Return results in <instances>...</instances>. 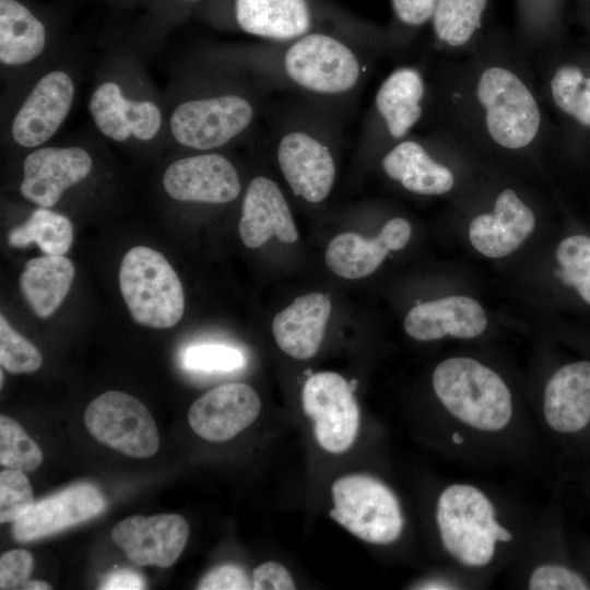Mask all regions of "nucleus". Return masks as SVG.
I'll use <instances>...</instances> for the list:
<instances>
[{
  "instance_id": "cd10ccee",
  "label": "nucleus",
  "mask_w": 590,
  "mask_h": 590,
  "mask_svg": "<svg viewBox=\"0 0 590 590\" xmlns=\"http://www.w3.org/2000/svg\"><path fill=\"white\" fill-rule=\"evenodd\" d=\"M46 43L43 23L16 0H0V60L19 66L38 57Z\"/></svg>"
},
{
  "instance_id": "f257e3e1",
  "label": "nucleus",
  "mask_w": 590,
  "mask_h": 590,
  "mask_svg": "<svg viewBox=\"0 0 590 590\" xmlns=\"http://www.w3.org/2000/svg\"><path fill=\"white\" fill-rule=\"evenodd\" d=\"M432 386L449 425L451 455L498 460L522 449L531 420L519 417L497 371L472 357H449L435 367Z\"/></svg>"
},
{
  "instance_id": "f03ea898",
  "label": "nucleus",
  "mask_w": 590,
  "mask_h": 590,
  "mask_svg": "<svg viewBox=\"0 0 590 590\" xmlns=\"http://www.w3.org/2000/svg\"><path fill=\"white\" fill-rule=\"evenodd\" d=\"M434 523L451 569L472 580L512 563L534 526L523 524L492 489L467 481L441 487Z\"/></svg>"
},
{
  "instance_id": "0eeeda50",
  "label": "nucleus",
  "mask_w": 590,
  "mask_h": 590,
  "mask_svg": "<svg viewBox=\"0 0 590 590\" xmlns=\"http://www.w3.org/2000/svg\"><path fill=\"white\" fill-rule=\"evenodd\" d=\"M84 424L99 442L123 455L148 458L157 451L160 436L146 406L121 391H107L86 408Z\"/></svg>"
},
{
  "instance_id": "412c9836",
  "label": "nucleus",
  "mask_w": 590,
  "mask_h": 590,
  "mask_svg": "<svg viewBox=\"0 0 590 590\" xmlns=\"http://www.w3.org/2000/svg\"><path fill=\"white\" fill-rule=\"evenodd\" d=\"M404 330L418 341L439 340L446 335L473 339L487 326L482 306L467 296H448L414 306L405 316Z\"/></svg>"
},
{
  "instance_id": "b1692460",
  "label": "nucleus",
  "mask_w": 590,
  "mask_h": 590,
  "mask_svg": "<svg viewBox=\"0 0 590 590\" xmlns=\"http://www.w3.org/2000/svg\"><path fill=\"white\" fill-rule=\"evenodd\" d=\"M234 16L246 33L274 40L297 39L310 32V0H234Z\"/></svg>"
},
{
  "instance_id": "58836bf2",
  "label": "nucleus",
  "mask_w": 590,
  "mask_h": 590,
  "mask_svg": "<svg viewBox=\"0 0 590 590\" xmlns=\"http://www.w3.org/2000/svg\"><path fill=\"white\" fill-rule=\"evenodd\" d=\"M520 32L529 44H542L546 0H517Z\"/></svg>"
},
{
  "instance_id": "79ce46f5",
  "label": "nucleus",
  "mask_w": 590,
  "mask_h": 590,
  "mask_svg": "<svg viewBox=\"0 0 590 590\" xmlns=\"http://www.w3.org/2000/svg\"><path fill=\"white\" fill-rule=\"evenodd\" d=\"M145 581L131 570H116L104 578L99 589H144Z\"/></svg>"
},
{
  "instance_id": "bb28decb",
  "label": "nucleus",
  "mask_w": 590,
  "mask_h": 590,
  "mask_svg": "<svg viewBox=\"0 0 590 590\" xmlns=\"http://www.w3.org/2000/svg\"><path fill=\"white\" fill-rule=\"evenodd\" d=\"M74 274L73 263L64 256L33 258L25 263L20 275V291L33 312L47 318L62 304Z\"/></svg>"
},
{
  "instance_id": "6ab92c4d",
  "label": "nucleus",
  "mask_w": 590,
  "mask_h": 590,
  "mask_svg": "<svg viewBox=\"0 0 590 590\" xmlns=\"http://www.w3.org/2000/svg\"><path fill=\"white\" fill-rule=\"evenodd\" d=\"M238 228L244 245L251 249L264 245L273 236L286 244L298 239L282 191L273 180L263 176L255 177L247 187Z\"/></svg>"
},
{
  "instance_id": "4be33fe9",
  "label": "nucleus",
  "mask_w": 590,
  "mask_h": 590,
  "mask_svg": "<svg viewBox=\"0 0 590 590\" xmlns=\"http://www.w3.org/2000/svg\"><path fill=\"white\" fill-rule=\"evenodd\" d=\"M88 109L99 131L118 142L131 135L151 140L162 122L161 111L153 102L128 99L114 82H105L93 92Z\"/></svg>"
},
{
  "instance_id": "ea45409f",
  "label": "nucleus",
  "mask_w": 590,
  "mask_h": 590,
  "mask_svg": "<svg viewBox=\"0 0 590 590\" xmlns=\"http://www.w3.org/2000/svg\"><path fill=\"white\" fill-rule=\"evenodd\" d=\"M437 0H390L396 20L410 28L430 22Z\"/></svg>"
},
{
  "instance_id": "9d476101",
  "label": "nucleus",
  "mask_w": 590,
  "mask_h": 590,
  "mask_svg": "<svg viewBox=\"0 0 590 590\" xmlns=\"http://www.w3.org/2000/svg\"><path fill=\"white\" fill-rule=\"evenodd\" d=\"M188 536V523L176 514L131 516L111 530L115 544L140 567L172 566L184 551Z\"/></svg>"
},
{
  "instance_id": "f8f14e48",
  "label": "nucleus",
  "mask_w": 590,
  "mask_h": 590,
  "mask_svg": "<svg viewBox=\"0 0 590 590\" xmlns=\"http://www.w3.org/2000/svg\"><path fill=\"white\" fill-rule=\"evenodd\" d=\"M261 402L252 387L243 382L221 385L197 399L188 422L201 438L221 442L235 437L259 415Z\"/></svg>"
},
{
  "instance_id": "9b49d317",
  "label": "nucleus",
  "mask_w": 590,
  "mask_h": 590,
  "mask_svg": "<svg viewBox=\"0 0 590 590\" xmlns=\"http://www.w3.org/2000/svg\"><path fill=\"white\" fill-rule=\"evenodd\" d=\"M163 185L169 197L182 202L227 203L241 189L233 164L214 153L175 161L165 170Z\"/></svg>"
},
{
  "instance_id": "6e6552de",
  "label": "nucleus",
  "mask_w": 590,
  "mask_h": 590,
  "mask_svg": "<svg viewBox=\"0 0 590 590\" xmlns=\"http://www.w3.org/2000/svg\"><path fill=\"white\" fill-rule=\"evenodd\" d=\"M302 404L305 414L314 421V433L322 449L342 453L353 445L359 427V410L353 387L340 374L310 375L302 390Z\"/></svg>"
},
{
  "instance_id": "423d86ee",
  "label": "nucleus",
  "mask_w": 590,
  "mask_h": 590,
  "mask_svg": "<svg viewBox=\"0 0 590 590\" xmlns=\"http://www.w3.org/2000/svg\"><path fill=\"white\" fill-rule=\"evenodd\" d=\"M288 78L318 94H339L354 87L361 75L355 54L340 39L309 32L291 45L284 57Z\"/></svg>"
},
{
  "instance_id": "7ed1b4c3",
  "label": "nucleus",
  "mask_w": 590,
  "mask_h": 590,
  "mask_svg": "<svg viewBox=\"0 0 590 590\" xmlns=\"http://www.w3.org/2000/svg\"><path fill=\"white\" fill-rule=\"evenodd\" d=\"M460 92H452L460 130L510 152L542 138L544 116L539 94L520 62L503 52L477 56Z\"/></svg>"
},
{
  "instance_id": "7c9ffc66",
  "label": "nucleus",
  "mask_w": 590,
  "mask_h": 590,
  "mask_svg": "<svg viewBox=\"0 0 590 590\" xmlns=\"http://www.w3.org/2000/svg\"><path fill=\"white\" fill-rule=\"evenodd\" d=\"M547 90L560 113L590 128V74L576 64H560L551 73Z\"/></svg>"
},
{
  "instance_id": "393cba45",
  "label": "nucleus",
  "mask_w": 590,
  "mask_h": 590,
  "mask_svg": "<svg viewBox=\"0 0 590 590\" xmlns=\"http://www.w3.org/2000/svg\"><path fill=\"white\" fill-rule=\"evenodd\" d=\"M381 165L391 179L416 194L440 196L455 187L453 172L414 140L396 144L384 156Z\"/></svg>"
},
{
  "instance_id": "ddd939ff",
  "label": "nucleus",
  "mask_w": 590,
  "mask_h": 590,
  "mask_svg": "<svg viewBox=\"0 0 590 590\" xmlns=\"http://www.w3.org/2000/svg\"><path fill=\"white\" fill-rule=\"evenodd\" d=\"M536 420L540 427L559 436L578 434L590 425V362L566 364L550 377Z\"/></svg>"
},
{
  "instance_id": "c03bdc74",
  "label": "nucleus",
  "mask_w": 590,
  "mask_h": 590,
  "mask_svg": "<svg viewBox=\"0 0 590 590\" xmlns=\"http://www.w3.org/2000/svg\"><path fill=\"white\" fill-rule=\"evenodd\" d=\"M0 378H1L0 386L2 387V385H3V373H2V370L0 371Z\"/></svg>"
},
{
  "instance_id": "72a5a7b5",
  "label": "nucleus",
  "mask_w": 590,
  "mask_h": 590,
  "mask_svg": "<svg viewBox=\"0 0 590 590\" xmlns=\"http://www.w3.org/2000/svg\"><path fill=\"white\" fill-rule=\"evenodd\" d=\"M38 349L0 316V364L12 374H31L42 366Z\"/></svg>"
},
{
  "instance_id": "f704fd0d",
  "label": "nucleus",
  "mask_w": 590,
  "mask_h": 590,
  "mask_svg": "<svg viewBox=\"0 0 590 590\" xmlns=\"http://www.w3.org/2000/svg\"><path fill=\"white\" fill-rule=\"evenodd\" d=\"M34 496L27 476L20 470L0 472V522L14 523L33 506Z\"/></svg>"
},
{
  "instance_id": "f3484780",
  "label": "nucleus",
  "mask_w": 590,
  "mask_h": 590,
  "mask_svg": "<svg viewBox=\"0 0 590 590\" xmlns=\"http://www.w3.org/2000/svg\"><path fill=\"white\" fill-rule=\"evenodd\" d=\"M278 162L295 196L311 203L329 196L335 179L334 160L316 138L302 131L285 134L278 148Z\"/></svg>"
},
{
  "instance_id": "1a4fd4ad",
  "label": "nucleus",
  "mask_w": 590,
  "mask_h": 590,
  "mask_svg": "<svg viewBox=\"0 0 590 590\" xmlns=\"http://www.w3.org/2000/svg\"><path fill=\"white\" fill-rule=\"evenodd\" d=\"M253 109L235 94L181 103L170 117L175 140L194 150H211L226 144L251 122Z\"/></svg>"
},
{
  "instance_id": "a18cd8bd",
  "label": "nucleus",
  "mask_w": 590,
  "mask_h": 590,
  "mask_svg": "<svg viewBox=\"0 0 590 590\" xmlns=\"http://www.w3.org/2000/svg\"><path fill=\"white\" fill-rule=\"evenodd\" d=\"M184 1H196V0H184Z\"/></svg>"
},
{
  "instance_id": "a878e982",
  "label": "nucleus",
  "mask_w": 590,
  "mask_h": 590,
  "mask_svg": "<svg viewBox=\"0 0 590 590\" xmlns=\"http://www.w3.org/2000/svg\"><path fill=\"white\" fill-rule=\"evenodd\" d=\"M425 92L424 78L413 67L398 68L384 80L376 93L375 105L392 139H403L420 121Z\"/></svg>"
},
{
  "instance_id": "dca6fc26",
  "label": "nucleus",
  "mask_w": 590,
  "mask_h": 590,
  "mask_svg": "<svg viewBox=\"0 0 590 590\" xmlns=\"http://www.w3.org/2000/svg\"><path fill=\"white\" fill-rule=\"evenodd\" d=\"M74 85L66 72L51 71L33 87L12 122V137L24 148L50 139L66 119L73 102Z\"/></svg>"
},
{
  "instance_id": "a19ab883",
  "label": "nucleus",
  "mask_w": 590,
  "mask_h": 590,
  "mask_svg": "<svg viewBox=\"0 0 590 590\" xmlns=\"http://www.w3.org/2000/svg\"><path fill=\"white\" fill-rule=\"evenodd\" d=\"M251 581L255 590L295 589V582L288 570L276 562H267L255 568Z\"/></svg>"
},
{
  "instance_id": "c756f323",
  "label": "nucleus",
  "mask_w": 590,
  "mask_h": 590,
  "mask_svg": "<svg viewBox=\"0 0 590 590\" xmlns=\"http://www.w3.org/2000/svg\"><path fill=\"white\" fill-rule=\"evenodd\" d=\"M8 241L15 248L35 243L45 255L63 256L73 243V226L66 215L39 208L9 232Z\"/></svg>"
},
{
  "instance_id": "37998d69",
  "label": "nucleus",
  "mask_w": 590,
  "mask_h": 590,
  "mask_svg": "<svg viewBox=\"0 0 590 590\" xmlns=\"http://www.w3.org/2000/svg\"><path fill=\"white\" fill-rule=\"evenodd\" d=\"M50 590L51 586L43 580H31L28 585V590Z\"/></svg>"
},
{
  "instance_id": "c9c22d12",
  "label": "nucleus",
  "mask_w": 590,
  "mask_h": 590,
  "mask_svg": "<svg viewBox=\"0 0 590 590\" xmlns=\"http://www.w3.org/2000/svg\"><path fill=\"white\" fill-rule=\"evenodd\" d=\"M245 362L240 350L224 344L193 345L184 354L187 368L202 371H233L241 368Z\"/></svg>"
},
{
  "instance_id": "39448f33",
  "label": "nucleus",
  "mask_w": 590,
  "mask_h": 590,
  "mask_svg": "<svg viewBox=\"0 0 590 590\" xmlns=\"http://www.w3.org/2000/svg\"><path fill=\"white\" fill-rule=\"evenodd\" d=\"M331 493V518L353 535L378 545L391 544L401 536V504L382 481L367 474L344 475L332 484Z\"/></svg>"
},
{
  "instance_id": "5701e85b",
  "label": "nucleus",
  "mask_w": 590,
  "mask_h": 590,
  "mask_svg": "<svg viewBox=\"0 0 590 590\" xmlns=\"http://www.w3.org/2000/svg\"><path fill=\"white\" fill-rule=\"evenodd\" d=\"M331 314L327 294L300 295L275 315L272 333L278 346L291 357L308 359L319 350Z\"/></svg>"
},
{
  "instance_id": "a211bd4d",
  "label": "nucleus",
  "mask_w": 590,
  "mask_h": 590,
  "mask_svg": "<svg viewBox=\"0 0 590 590\" xmlns=\"http://www.w3.org/2000/svg\"><path fill=\"white\" fill-rule=\"evenodd\" d=\"M411 233L410 223L402 217L389 220L375 238L342 233L328 244L326 263L340 278H365L378 269L390 250L402 249L409 243Z\"/></svg>"
},
{
  "instance_id": "e433bc0d",
  "label": "nucleus",
  "mask_w": 590,
  "mask_h": 590,
  "mask_svg": "<svg viewBox=\"0 0 590 590\" xmlns=\"http://www.w3.org/2000/svg\"><path fill=\"white\" fill-rule=\"evenodd\" d=\"M33 556L25 550H12L0 557V589L28 590Z\"/></svg>"
},
{
  "instance_id": "2eb2a0df",
  "label": "nucleus",
  "mask_w": 590,
  "mask_h": 590,
  "mask_svg": "<svg viewBox=\"0 0 590 590\" xmlns=\"http://www.w3.org/2000/svg\"><path fill=\"white\" fill-rule=\"evenodd\" d=\"M91 169L92 158L81 148H42L24 160L20 191L40 208H51L66 189L83 180Z\"/></svg>"
},
{
  "instance_id": "4c0bfd02",
  "label": "nucleus",
  "mask_w": 590,
  "mask_h": 590,
  "mask_svg": "<svg viewBox=\"0 0 590 590\" xmlns=\"http://www.w3.org/2000/svg\"><path fill=\"white\" fill-rule=\"evenodd\" d=\"M197 588L199 590H248L252 589V581L241 567L224 564L206 573Z\"/></svg>"
},
{
  "instance_id": "2f4dec72",
  "label": "nucleus",
  "mask_w": 590,
  "mask_h": 590,
  "mask_svg": "<svg viewBox=\"0 0 590 590\" xmlns=\"http://www.w3.org/2000/svg\"><path fill=\"white\" fill-rule=\"evenodd\" d=\"M43 462L39 446L12 418L0 416V464L7 469L31 472Z\"/></svg>"
},
{
  "instance_id": "473e14b6",
  "label": "nucleus",
  "mask_w": 590,
  "mask_h": 590,
  "mask_svg": "<svg viewBox=\"0 0 590 590\" xmlns=\"http://www.w3.org/2000/svg\"><path fill=\"white\" fill-rule=\"evenodd\" d=\"M558 276L573 285L590 305V238L574 235L563 239L556 251Z\"/></svg>"
},
{
  "instance_id": "4468645a",
  "label": "nucleus",
  "mask_w": 590,
  "mask_h": 590,
  "mask_svg": "<svg viewBox=\"0 0 590 590\" xmlns=\"http://www.w3.org/2000/svg\"><path fill=\"white\" fill-rule=\"evenodd\" d=\"M105 507L102 493L93 485L80 483L45 497L12 526V536L17 542H31L95 516Z\"/></svg>"
},
{
  "instance_id": "aec40b11",
  "label": "nucleus",
  "mask_w": 590,
  "mask_h": 590,
  "mask_svg": "<svg viewBox=\"0 0 590 590\" xmlns=\"http://www.w3.org/2000/svg\"><path fill=\"white\" fill-rule=\"evenodd\" d=\"M532 210L511 188L502 190L491 213L477 215L469 226L472 246L489 258H502L515 251L533 232Z\"/></svg>"
},
{
  "instance_id": "20e7f679",
  "label": "nucleus",
  "mask_w": 590,
  "mask_h": 590,
  "mask_svg": "<svg viewBox=\"0 0 590 590\" xmlns=\"http://www.w3.org/2000/svg\"><path fill=\"white\" fill-rule=\"evenodd\" d=\"M119 287L132 319L139 324L167 329L182 318L181 282L155 249L135 246L126 252L119 269Z\"/></svg>"
},
{
  "instance_id": "c85d7f7f",
  "label": "nucleus",
  "mask_w": 590,
  "mask_h": 590,
  "mask_svg": "<svg viewBox=\"0 0 590 590\" xmlns=\"http://www.w3.org/2000/svg\"><path fill=\"white\" fill-rule=\"evenodd\" d=\"M488 0H437L432 19L436 42L451 51L469 48L479 37Z\"/></svg>"
}]
</instances>
